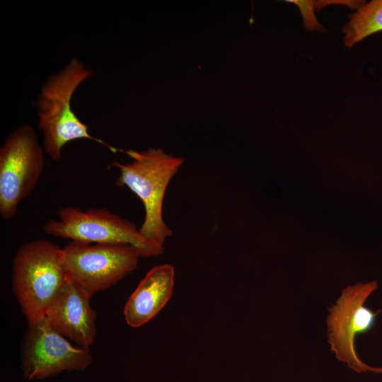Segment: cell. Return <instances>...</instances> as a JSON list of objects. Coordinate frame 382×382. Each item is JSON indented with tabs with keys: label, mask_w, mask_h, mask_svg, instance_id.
Returning a JSON list of instances; mask_svg holds the SVG:
<instances>
[{
	"label": "cell",
	"mask_w": 382,
	"mask_h": 382,
	"mask_svg": "<svg viewBox=\"0 0 382 382\" xmlns=\"http://www.w3.org/2000/svg\"><path fill=\"white\" fill-rule=\"evenodd\" d=\"M174 277V267L168 264L156 266L146 273L124 308L129 326L140 327L160 312L173 294Z\"/></svg>",
	"instance_id": "cell-10"
},
{
	"label": "cell",
	"mask_w": 382,
	"mask_h": 382,
	"mask_svg": "<svg viewBox=\"0 0 382 382\" xmlns=\"http://www.w3.org/2000/svg\"><path fill=\"white\" fill-rule=\"evenodd\" d=\"M296 4L303 16L305 28L308 30H323L322 26L318 23L315 14L316 3L313 1H287Z\"/></svg>",
	"instance_id": "cell-12"
},
{
	"label": "cell",
	"mask_w": 382,
	"mask_h": 382,
	"mask_svg": "<svg viewBox=\"0 0 382 382\" xmlns=\"http://www.w3.org/2000/svg\"><path fill=\"white\" fill-rule=\"evenodd\" d=\"M68 281L63 250L50 241H30L17 250L13 289L28 324L46 316Z\"/></svg>",
	"instance_id": "cell-3"
},
{
	"label": "cell",
	"mask_w": 382,
	"mask_h": 382,
	"mask_svg": "<svg viewBox=\"0 0 382 382\" xmlns=\"http://www.w3.org/2000/svg\"><path fill=\"white\" fill-rule=\"evenodd\" d=\"M93 74V70L74 57L59 71L50 74L37 99L38 129L42 134V147L54 161L62 156V149L71 141L88 139L105 146L112 153L118 150L92 136L87 125L71 109V99L78 87Z\"/></svg>",
	"instance_id": "cell-1"
},
{
	"label": "cell",
	"mask_w": 382,
	"mask_h": 382,
	"mask_svg": "<svg viewBox=\"0 0 382 382\" xmlns=\"http://www.w3.org/2000/svg\"><path fill=\"white\" fill-rule=\"evenodd\" d=\"M62 250L69 280L89 297L131 273L141 257L129 244L71 241Z\"/></svg>",
	"instance_id": "cell-6"
},
{
	"label": "cell",
	"mask_w": 382,
	"mask_h": 382,
	"mask_svg": "<svg viewBox=\"0 0 382 382\" xmlns=\"http://www.w3.org/2000/svg\"><path fill=\"white\" fill-rule=\"evenodd\" d=\"M23 349L28 379H41L62 371L83 370L91 363L88 347L74 346L57 332L46 317L28 324Z\"/></svg>",
	"instance_id": "cell-8"
},
{
	"label": "cell",
	"mask_w": 382,
	"mask_h": 382,
	"mask_svg": "<svg viewBox=\"0 0 382 382\" xmlns=\"http://www.w3.org/2000/svg\"><path fill=\"white\" fill-rule=\"evenodd\" d=\"M378 289V282L357 283L344 288L326 318L328 342L336 358L357 373H382V367L369 366L358 357L355 349L357 335L369 331L376 314L366 307V299Z\"/></svg>",
	"instance_id": "cell-7"
},
{
	"label": "cell",
	"mask_w": 382,
	"mask_h": 382,
	"mask_svg": "<svg viewBox=\"0 0 382 382\" xmlns=\"http://www.w3.org/2000/svg\"><path fill=\"white\" fill-rule=\"evenodd\" d=\"M382 31V0L365 3L352 14L342 28L343 41L351 47L364 38Z\"/></svg>",
	"instance_id": "cell-11"
},
{
	"label": "cell",
	"mask_w": 382,
	"mask_h": 382,
	"mask_svg": "<svg viewBox=\"0 0 382 382\" xmlns=\"http://www.w3.org/2000/svg\"><path fill=\"white\" fill-rule=\"evenodd\" d=\"M44 149L33 127L23 124L0 148V216L9 220L36 187L45 166Z\"/></svg>",
	"instance_id": "cell-5"
},
{
	"label": "cell",
	"mask_w": 382,
	"mask_h": 382,
	"mask_svg": "<svg viewBox=\"0 0 382 382\" xmlns=\"http://www.w3.org/2000/svg\"><path fill=\"white\" fill-rule=\"evenodd\" d=\"M90 298L69 280L45 316L60 335L88 348L96 335V313L90 305Z\"/></svg>",
	"instance_id": "cell-9"
},
{
	"label": "cell",
	"mask_w": 382,
	"mask_h": 382,
	"mask_svg": "<svg viewBox=\"0 0 382 382\" xmlns=\"http://www.w3.org/2000/svg\"><path fill=\"white\" fill-rule=\"evenodd\" d=\"M132 161L111 165L120 170L115 181L119 187H127L142 202L145 215L139 228L142 238L154 245L163 247L173 231L163 217V204L167 187L185 159L166 154L161 149L149 148L144 151L121 150Z\"/></svg>",
	"instance_id": "cell-2"
},
{
	"label": "cell",
	"mask_w": 382,
	"mask_h": 382,
	"mask_svg": "<svg viewBox=\"0 0 382 382\" xmlns=\"http://www.w3.org/2000/svg\"><path fill=\"white\" fill-rule=\"evenodd\" d=\"M59 219H50L43 230L53 236L86 243L129 244L141 257L163 253V247L150 243L141 237L136 224L106 208L83 211L63 207L57 211Z\"/></svg>",
	"instance_id": "cell-4"
}]
</instances>
